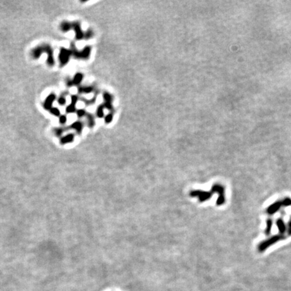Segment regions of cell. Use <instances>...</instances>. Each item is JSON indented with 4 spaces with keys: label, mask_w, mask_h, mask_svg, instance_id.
Wrapping results in <instances>:
<instances>
[{
    "label": "cell",
    "mask_w": 291,
    "mask_h": 291,
    "mask_svg": "<svg viewBox=\"0 0 291 291\" xmlns=\"http://www.w3.org/2000/svg\"><path fill=\"white\" fill-rule=\"evenodd\" d=\"M71 49L72 54L74 58L76 59H87L90 57V53H91V47L90 46L84 47L81 51H78L75 47H72Z\"/></svg>",
    "instance_id": "6da1fadb"
},
{
    "label": "cell",
    "mask_w": 291,
    "mask_h": 291,
    "mask_svg": "<svg viewBox=\"0 0 291 291\" xmlns=\"http://www.w3.org/2000/svg\"><path fill=\"white\" fill-rule=\"evenodd\" d=\"M72 56L71 49L61 47L59 50L58 59L59 62L61 66H64L69 62L70 57Z\"/></svg>",
    "instance_id": "7a4b0ae2"
},
{
    "label": "cell",
    "mask_w": 291,
    "mask_h": 291,
    "mask_svg": "<svg viewBox=\"0 0 291 291\" xmlns=\"http://www.w3.org/2000/svg\"><path fill=\"white\" fill-rule=\"evenodd\" d=\"M43 49V53H46L47 55V65L50 67H52L55 65V58L53 56V49L50 45L44 44L42 45Z\"/></svg>",
    "instance_id": "3957f363"
},
{
    "label": "cell",
    "mask_w": 291,
    "mask_h": 291,
    "mask_svg": "<svg viewBox=\"0 0 291 291\" xmlns=\"http://www.w3.org/2000/svg\"><path fill=\"white\" fill-rule=\"evenodd\" d=\"M72 30L75 32V37L76 39L78 41L82 40L84 39V32L82 30L81 28V24L79 22L75 21L72 23Z\"/></svg>",
    "instance_id": "277c9868"
},
{
    "label": "cell",
    "mask_w": 291,
    "mask_h": 291,
    "mask_svg": "<svg viewBox=\"0 0 291 291\" xmlns=\"http://www.w3.org/2000/svg\"><path fill=\"white\" fill-rule=\"evenodd\" d=\"M57 96L55 93H51L49 94L43 104V107L45 110L49 111L53 107V103L56 100Z\"/></svg>",
    "instance_id": "5b68a950"
},
{
    "label": "cell",
    "mask_w": 291,
    "mask_h": 291,
    "mask_svg": "<svg viewBox=\"0 0 291 291\" xmlns=\"http://www.w3.org/2000/svg\"><path fill=\"white\" fill-rule=\"evenodd\" d=\"M42 54H43V49L42 45L35 47L34 48H33L30 51V56L34 59H39Z\"/></svg>",
    "instance_id": "8992f818"
},
{
    "label": "cell",
    "mask_w": 291,
    "mask_h": 291,
    "mask_svg": "<svg viewBox=\"0 0 291 291\" xmlns=\"http://www.w3.org/2000/svg\"><path fill=\"white\" fill-rule=\"evenodd\" d=\"M83 123L80 121H74V123H72L71 125L69 126V129H72L76 130V132L78 133H81L82 131V129H83Z\"/></svg>",
    "instance_id": "52a82bcc"
},
{
    "label": "cell",
    "mask_w": 291,
    "mask_h": 291,
    "mask_svg": "<svg viewBox=\"0 0 291 291\" xmlns=\"http://www.w3.org/2000/svg\"><path fill=\"white\" fill-rule=\"evenodd\" d=\"M93 91V87L91 86H79L78 92L80 94H90Z\"/></svg>",
    "instance_id": "ba28073f"
},
{
    "label": "cell",
    "mask_w": 291,
    "mask_h": 291,
    "mask_svg": "<svg viewBox=\"0 0 291 291\" xmlns=\"http://www.w3.org/2000/svg\"><path fill=\"white\" fill-rule=\"evenodd\" d=\"M59 28L63 32H69L70 30L72 29V23L67 22V21H63L60 24V26H59Z\"/></svg>",
    "instance_id": "9c48e42d"
},
{
    "label": "cell",
    "mask_w": 291,
    "mask_h": 291,
    "mask_svg": "<svg viewBox=\"0 0 291 291\" xmlns=\"http://www.w3.org/2000/svg\"><path fill=\"white\" fill-rule=\"evenodd\" d=\"M84 78V75L82 73H77L74 75L73 79H72V81H73L74 85L76 86H80V84H81V82L82 81Z\"/></svg>",
    "instance_id": "30bf717a"
},
{
    "label": "cell",
    "mask_w": 291,
    "mask_h": 291,
    "mask_svg": "<svg viewBox=\"0 0 291 291\" xmlns=\"http://www.w3.org/2000/svg\"><path fill=\"white\" fill-rule=\"evenodd\" d=\"M86 120H87V124L88 125V127H93L95 125V120H94V117L93 116V115H92L91 113H86Z\"/></svg>",
    "instance_id": "8fae6325"
},
{
    "label": "cell",
    "mask_w": 291,
    "mask_h": 291,
    "mask_svg": "<svg viewBox=\"0 0 291 291\" xmlns=\"http://www.w3.org/2000/svg\"><path fill=\"white\" fill-rule=\"evenodd\" d=\"M74 136L73 133H69L67 135H66L61 139V144H67L69 143V142H72L74 140Z\"/></svg>",
    "instance_id": "7c38bea8"
},
{
    "label": "cell",
    "mask_w": 291,
    "mask_h": 291,
    "mask_svg": "<svg viewBox=\"0 0 291 291\" xmlns=\"http://www.w3.org/2000/svg\"><path fill=\"white\" fill-rule=\"evenodd\" d=\"M104 109L105 107L103 105H100L99 106L97 107L96 109V116L98 117V118H103L104 117Z\"/></svg>",
    "instance_id": "4fadbf2b"
},
{
    "label": "cell",
    "mask_w": 291,
    "mask_h": 291,
    "mask_svg": "<svg viewBox=\"0 0 291 291\" xmlns=\"http://www.w3.org/2000/svg\"><path fill=\"white\" fill-rule=\"evenodd\" d=\"M66 113H73L76 112V105L70 103L69 105H67L65 108Z\"/></svg>",
    "instance_id": "5bb4252c"
},
{
    "label": "cell",
    "mask_w": 291,
    "mask_h": 291,
    "mask_svg": "<svg viewBox=\"0 0 291 291\" xmlns=\"http://www.w3.org/2000/svg\"><path fill=\"white\" fill-rule=\"evenodd\" d=\"M49 112L51 115H54L55 117H59L61 115V111L59 109L57 108V107H52L50 110H49Z\"/></svg>",
    "instance_id": "9a60e30c"
},
{
    "label": "cell",
    "mask_w": 291,
    "mask_h": 291,
    "mask_svg": "<svg viewBox=\"0 0 291 291\" xmlns=\"http://www.w3.org/2000/svg\"><path fill=\"white\" fill-rule=\"evenodd\" d=\"M103 99H104L105 103H112L113 97L109 92H105L103 93Z\"/></svg>",
    "instance_id": "2e32d148"
},
{
    "label": "cell",
    "mask_w": 291,
    "mask_h": 291,
    "mask_svg": "<svg viewBox=\"0 0 291 291\" xmlns=\"http://www.w3.org/2000/svg\"><path fill=\"white\" fill-rule=\"evenodd\" d=\"M65 127H57V128L54 129L53 131L57 136H60L65 131Z\"/></svg>",
    "instance_id": "e0dca14e"
},
{
    "label": "cell",
    "mask_w": 291,
    "mask_h": 291,
    "mask_svg": "<svg viewBox=\"0 0 291 291\" xmlns=\"http://www.w3.org/2000/svg\"><path fill=\"white\" fill-rule=\"evenodd\" d=\"M93 35H94V32H93V31H92V30L88 29L87 31L84 33V39H85L86 40H89V39L92 38Z\"/></svg>",
    "instance_id": "ac0fdd59"
},
{
    "label": "cell",
    "mask_w": 291,
    "mask_h": 291,
    "mask_svg": "<svg viewBox=\"0 0 291 291\" xmlns=\"http://www.w3.org/2000/svg\"><path fill=\"white\" fill-rule=\"evenodd\" d=\"M57 103L60 105V106H64L66 104V97L64 95H61L57 98Z\"/></svg>",
    "instance_id": "d6986e66"
},
{
    "label": "cell",
    "mask_w": 291,
    "mask_h": 291,
    "mask_svg": "<svg viewBox=\"0 0 291 291\" xmlns=\"http://www.w3.org/2000/svg\"><path fill=\"white\" fill-rule=\"evenodd\" d=\"M76 115H77L78 117H79V118H82V117H83L84 116H85V115H86V111L84 110V109H78V110H76Z\"/></svg>",
    "instance_id": "ffe728a7"
},
{
    "label": "cell",
    "mask_w": 291,
    "mask_h": 291,
    "mask_svg": "<svg viewBox=\"0 0 291 291\" xmlns=\"http://www.w3.org/2000/svg\"><path fill=\"white\" fill-rule=\"evenodd\" d=\"M67 121V117L65 115H61L59 117V123L61 125H65Z\"/></svg>",
    "instance_id": "44dd1931"
},
{
    "label": "cell",
    "mask_w": 291,
    "mask_h": 291,
    "mask_svg": "<svg viewBox=\"0 0 291 291\" xmlns=\"http://www.w3.org/2000/svg\"><path fill=\"white\" fill-rule=\"evenodd\" d=\"M113 119V115L112 113H109V114H107L106 116L105 117V122L107 124H109V123L112 122Z\"/></svg>",
    "instance_id": "7402d4cb"
},
{
    "label": "cell",
    "mask_w": 291,
    "mask_h": 291,
    "mask_svg": "<svg viewBox=\"0 0 291 291\" xmlns=\"http://www.w3.org/2000/svg\"><path fill=\"white\" fill-rule=\"evenodd\" d=\"M78 99H79V98H78V96L77 95L73 94V95L71 96V103L76 105V104H77V102H78Z\"/></svg>",
    "instance_id": "603a6c76"
},
{
    "label": "cell",
    "mask_w": 291,
    "mask_h": 291,
    "mask_svg": "<svg viewBox=\"0 0 291 291\" xmlns=\"http://www.w3.org/2000/svg\"><path fill=\"white\" fill-rule=\"evenodd\" d=\"M104 107H105V108H106L108 109V110L109 111H111V110H112L113 109V105H112V103H104Z\"/></svg>",
    "instance_id": "cb8c5ba5"
},
{
    "label": "cell",
    "mask_w": 291,
    "mask_h": 291,
    "mask_svg": "<svg viewBox=\"0 0 291 291\" xmlns=\"http://www.w3.org/2000/svg\"><path fill=\"white\" fill-rule=\"evenodd\" d=\"M66 85H67V87H72V86H74V83H73V81H72V80H70V79H67V80H66Z\"/></svg>",
    "instance_id": "d4e9b609"
}]
</instances>
